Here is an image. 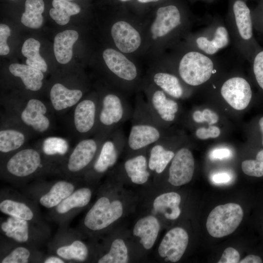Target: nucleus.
I'll list each match as a JSON object with an SVG mask.
<instances>
[{"instance_id": "nucleus-1", "label": "nucleus", "mask_w": 263, "mask_h": 263, "mask_svg": "<svg viewBox=\"0 0 263 263\" xmlns=\"http://www.w3.org/2000/svg\"><path fill=\"white\" fill-rule=\"evenodd\" d=\"M57 167L38 147L26 146L0 159V179L21 188L45 175H57Z\"/></svg>"}, {"instance_id": "nucleus-2", "label": "nucleus", "mask_w": 263, "mask_h": 263, "mask_svg": "<svg viewBox=\"0 0 263 263\" xmlns=\"http://www.w3.org/2000/svg\"><path fill=\"white\" fill-rule=\"evenodd\" d=\"M131 120V127L124 150L126 158L148 150L167 136L166 128L153 116L141 96L136 99Z\"/></svg>"}, {"instance_id": "nucleus-3", "label": "nucleus", "mask_w": 263, "mask_h": 263, "mask_svg": "<svg viewBox=\"0 0 263 263\" xmlns=\"http://www.w3.org/2000/svg\"><path fill=\"white\" fill-rule=\"evenodd\" d=\"M225 23L235 49L250 62L263 47L255 37L251 11L246 1L229 0Z\"/></svg>"}, {"instance_id": "nucleus-4", "label": "nucleus", "mask_w": 263, "mask_h": 263, "mask_svg": "<svg viewBox=\"0 0 263 263\" xmlns=\"http://www.w3.org/2000/svg\"><path fill=\"white\" fill-rule=\"evenodd\" d=\"M108 187L102 188L96 201L76 229L85 237L95 239L123 215L122 202L115 197Z\"/></svg>"}, {"instance_id": "nucleus-5", "label": "nucleus", "mask_w": 263, "mask_h": 263, "mask_svg": "<svg viewBox=\"0 0 263 263\" xmlns=\"http://www.w3.org/2000/svg\"><path fill=\"white\" fill-rule=\"evenodd\" d=\"M2 104L7 116L25 127L32 133L44 134L51 130L52 120L50 112L53 110L49 104L35 97L21 102Z\"/></svg>"}, {"instance_id": "nucleus-6", "label": "nucleus", "mask_w": 263, "mask_h": 263, "mask_svg": "<svg viewBox=\"0 0 263 263\" xmlns=\"http://www.w3.org/2000/svg\"><path fill=\"white\" fill-rule=\"evenodd\" d=\"M220 61L191 47L177 59V72L183 83L191 87L205 84L217 73Z\"/></svg>"}, {"instance_id": "nucleus-7", "label": "nucleus", "mask_w": 263, "mask_h": 263, "mask_svg": "<svg viewBox=\"0 0 263 263\" xmlns=\"http://www.w3.org/2000/svg\"><path fill=\"white\" fill-rule=\"evenodd\" d=\"M133 111L119 93L110 91L98 95L97 124L94 134L106 137L131 119Z\"/></svg>"}, {"instance_id": "nucleus-8", "label": "nucleus", "mask_w": 263, "mask_h": 263, "mask_svg": "<svg viewBox=\"0 0 263 263\" xmlns=\"http://www.w3.org/2000/svg\"><path fill=\"white\" fill-rule=\"evenodd\" d=\"M106 137L94 134L79 140L66 157L58 164L57 175L68 178H83L96 158Z\"/></svg>"}, {"instance_id": "nucleus-9", "label": "nucleus", "mask_w": 263, "mask_h": 263, "mask_svg": "<svg viewBox=\"0 0 263 263\" xmlns=\"http://www.w3.org/2000/svg\"><path fill=\"white\" fill-rule=\"evenodd\" d=\"M52 181L37 179L22 187L23 194L38 206L53 209L85 182L83 178H68Z\"/></svg>"}, {"instance_id": "nucleus-10", "label": "nucleus", "mask_w": 263, "mask_h": 263, "mask_svg": "<svg viewBox=\"0 0 263 263\" xmlns=\"http://www.w3.org/2000/svg\"><path fill=\"white\" fill-rule=\"evenodd\" d=\"M85 238L76 228L59 226L48 244L49 254L61 257L66 263L88 262L95 253L94 248L84 241Z\"/></svg>"}, {"instance_id": "nucleus-11", "label": "nucleus", "mask_w": 263, "mask_h": 263, "mask_svg": "<svg viewBox=\"0 0 263 263\" xmlns=\"http://www.w3.org/2000/svg\"><path fill=\"white\" fill-rule=\"evenodd\" d=\"M126 138L121 127L104 139L96 158L83 177L86 183L95 184L104 174L111 171L124 152Z\"/></svg>"}, {"instance_id": "nucleus-12", "label": "nucleus", "mask_w": 263, "mask_h": 263, "mask_svg": "<svg viewBox=\"0 0 263 263\" xmlns=\"http://www.w3.org/2000/svg\"><path fill=\"white\" fill-rule=\"evenodd\" d=\"M0 236L13 242L38 248L50 236L49 225L9 216L0 220Z\"/></svg>"}, {"instance_id": "nucleus-13", "label": "nucleus", "mask_w": 263, "mask_h": 263, "mask_svg": "<svg viewBox=\"0 0 263 263\" xmlns=\"http://www.w3.org/2000/svg\"><path fill=\"white\" fill-rule=\"evenodd\" d=\"M188 40L190 47L212 56L227 47L231 41L225 23L218 17L207 26L189 35Z\"/></svg>"}, {"instance_id": "nucleus-14", "label": "nucleus", "mask_w": 263, "mask_h": 263, "mask_svg": "<svg viewBox=\"0 0 263 263\" xmlns=\"http://www.w3.org/2000/svg\"><path fill=\"white\" fill-rule=\"evenodd\" d=\"M0 211L7 216L47 225L41 216L38 205L24 194L12 188L0 189Z\"/></svg>"}, {"instance_id": "nucleus-15", "label": "nucleus", "mask_w": 263, "mask_h": 263, "mask_svg": "<svg viewBox=\"0 0 263 263\" xmlns=\"http://www.w3.org/2000/svg\"><path fill=\"white\" fill-rule=\"evenodd\" d=\"M91 184L85 183L49 212V219L59 226H69L71 221L90 203L93 194Z\"/></svg>"}, {"instance_id": "nucleus-16", "label": "nucleus", "mask_w": 263, "mask_h": 263, "mask_svg": "<svg viewBox=\"0 0 263 263\" xmlns=\"http://www.w3.org/2000/svg\"><path fill=\"white\" fill-rule=\"evenodd\" d=\"M244 216L242 207L229 203L219 205L209 214L206 222L208 233L215 238H222L233 233L241 223Z\"/></svg>"}, {"instance_id": "nucleus-17", "label": "nucleus", "mask_w": 263, "mask_h": 263, "mask_svg": "<svg viewBox=\"0 0 263 263\" xmlns=\"http://www.w3.org/2000/svg\"><path fill=\"white\" fill-rule=\"evenodd\" d=\"M189 23L188 17L178 5L169 4L160 7L150 27L152 38L175 37L186 30Z\"/></svg>"}, {"instance_id": "nucleus-18", "label": "nucleus", "mask_w": 263, "mask_h": 263, "mask_svg": "<svg viewBox=\"0 0 263 263\" xmlns=\"http://www.w3.org/2000/svg\"><path fill=\"white\" fill-rule=\"evenodd\" d=\"M73 108L72 129L79 140L94 135L97 124L98 95L83 98Z\"/></svg>"}, {"instance_id": "nucleus-19", "label": "nucleus", "mask_w": 263, "mask_h": 263, "mask_svg": "<svg viewBox=\"0 0 263 263\" xmlns=\"http://www.w3.org/2000/svg\"><path fill=\"white\" fill-rule=\"evenodd\" d=\"M146 101L151 113L165 127L175 120L179 111L178 102L154 84L145 88Z\"/></svg>"}, {"instance_id": "nucleus-20", "label": "nucleus", "mask_w": 263, "mask_h": 263, "mask_svg": "<svg viewBox=\"0 0 263 263\" xmlns=\"http://www.w3.org/2000/svg\"><path fill=\"white\" fill-rule=\"evenodd\" d=\"M31 133L25 127L7 116L0 125V159L26 147Z\"/></svg>"}, {"instance_id": "nucleus-21", "label": "nucleus", "mask_w": 263, "mask_h": 263, "mask_svg": "<svg viewBox=\"0 0 263 263\" xmlns=\"http://www.w3.org/2000/svg\"><path fill=\"white\" fill-rule=\"evenodd\" d=\"M103 57L107 67L121 86L132 88L135 84L138 78V70L123 54L108 48L104 51Z\"/></svg>"}, {"instance_id": "nucleus-22", "label": "nucleus", "mask_w": 263, "mask_h": 263, "mask_svg": "<svg viewBox=\"0 0 263 263\" xmlns=\"http://www.w3.org/2000/svg\"><path fill=\"white\" fill-rule=\"evenodd\" d=\"M220 91L225 101L237 110L246 108L253 96L249 82L240 76H233L225 80L221 85Z\"/></svg>"}, {"instance_id": "nucleus-23", "label": "nucleus", "mask_w": 263, "mask_h": 263, "mask_svg": "<svg viewBox=\"0 0 263 263\" xmlns=\"http://www.w3.org/2000/svg\"><path fill=\"white\" fill-rule=\"evenodd\" d=\"M0 263H43L45 256L38 247L13 242L0 236Z\"/></svg>"}, {"instance_id": "nucleus-24", "label": "nucleus", "mask_w": 263, "mask_h": 263, "mask_svg": "<svg viewBox=\"0 0 263 263\" xmlns=\"http://www.w3.org/2000/svg\"><path fill=\"white\" fill-rule=\"evenodd\" d=\"M168 169V181L175 187L190 182L194 171V160L190 150L186 147L178 149L170 162Z\"/></svg>"}, {"instance_id": "nucleus-25", "label": "nucleus", "mask_w": 263, "mask_h": 263, "mask_svg": "<svg viewBox=\"0 0 263 263\" xmlns=\"http://www.w3.org/2000/svg\"><path fill=\"white\" fill-rule=\"evenodd\" d=\"M188 239V233L182 227L177 226L170 229L159 245V256L172 263L179 261L187 249Z\"/></svg>"}, {"instance_id": "nucleus-26", "label": "nucleus", "mask_w": 263, "mask_h": 263, "mask_svg": "<svg viewBox=\"0 0 263 263\" xmlns=\"http://www.w3.org/2000/svg\"><path fill=\"white\" fill-rule=\"evenodd\" d=\"M148 150L126 158L112 174L124 176L134 184L146 183L151 174L148 168Z\"/></svg>"}, {"instance_id": "nucleus-27", "label": "nucleus", "mask_w": 263, "mask_h": 263, "mask_svg": "<svg viewBox=\"0 0 263 263\" xmlns=\"http://www.w3.org/2000/svg\"><path fill=\"white\" fill-rule=\"evenodd\" d=\"M84 92L80 89H70L60 83H56L49 92V105L53 112L65 113L73 108L83 98Z\"/></svg>"}, {"instance_id": "nucleus-28", "label": "nucleus", "mask_w": 263, "mask_h": 263, "mask_svg": "<svg viewBox=\"0 0 263 263\" xmlns=\"http://www.w3.org/2000/svg\"><path fill=\"white\" fill-rule=\"evenodd\" d=\"M170 144L166 136L148 149V168L151 174L159 177L170 164L176 152L169 147Z\"/></svg>"}, {"instance_id": "nucleus-29", "label": "nucleus", "mask_w": 263, "mask_h": 263, "mask_svg": "<svg viewBox=\"0 0 263 263\" xmlns=\"http://www.w3.org/2000/svg\"><path fill=\"white\" fill-rule=\"evenodd\" d=\"M111 35L116 47L124 53L135 51L141 43L139 32L125 21L114 23L111 28Z\"/></svg>"}, {"instance_id": "nucleus-30", "label": "nucleus", "mask_w": 263, "mask_h": 263, "mask_svg": "<svg viewBox=\"0 0 263 263\" xmlns=\"http://www.w3.org/2000/svg\"><path fill=\"white\" fill-rule=\"evenodd\" d=\"M160 229V224L156 217L148 215L139 219L134 225L133 235L139 239L143 247L150 249L154 245Z\"/></svg>"}, {"instance_id": "nucleus-31", "label": "nucleus", "mask_w": 263, "mask_h": 263, "mask_svg": "<svg viewBox=\"0 0 263 263\" xmlns=\"http://www.w3.org/2000/svg\"><path fill=\"white\" fill-rule=\"evenodd\" d=\"M9 70L14 76L20 79L26 90L36 92L42 88L44 75L41 71L19 63L11 64Z\"/></svg>"}, {"instance_id": "nucleus-32", "label": "nucleus", "mask_w": 263, "mask_h": 263, "mask_svg": "<svg viewBox=\"0 0 263 263\" xmlns=\"http://www.w3.org/2000/svg\"><path fill=\"white\" fill-rule=\"evenodd\" d=\"M152 80L153 84L174 99L183 98L186 93L181 79L173 74L156 72L153 74Z\"/></svg>"}, {"instance_id": "nucleus-33", "label": "nucleus", "mask_w": 263, "mask_h": 263, "mask_svg": "<svg viewBox=\"0 0 263 263\" xmlns=\"http://www.w3.org/2000/svg\"><path fill=\"white\" fill-rule=\"evenodd\" d=\"M78 38V33L74 30H65L55 36L54 52L58 62L65 64L70 62L73 56V46Z\"/></svg>"}, {"instance_id": "nucleus-34", "label": "nucleus", "mask_w": 263, "mask_h": 263, "mask_svg": "<svg viewBox=\"0 0 263 263\" xmlns=\"http://www.w3.org/2000/svg\"><path fill=\"white\" fill-rule=\"evenodd\" d=\"M181 197L176 192L162 193L155 197L152 203V207L156 212L160 213L167 219H177L181 213L179 206Z\"/></svg>"}, {"instance_id": "nucleus-35", "label": "nucleus", "mask_w": 263, "mask_h": 263, "mask_svg": "<svg viewBox=\"0 0 263 263\" xmlns=\"http://www.w3.org/2000/svg\"><path fill=\"white\" fill-rule=\"evenodd\" d=\"M38 148L46 157L56 162L57 166L71 150L69 143L66 139L55 136L44 138Z\"/></svg>"}, {"instance_id": "nucleus-36", "label": "nucleus", "mask_w": 263, "mask_h": 263, "mask_svg": "<svg viewBox=\"0 0 263 263\" xmlns=\"http://www.w3.org/2000/svg\"><path fill=\"white\" fill-rule=\"evenodd\" d=\"M103 249L98 255V263H126L129 261L128 248L121 238H115L109 244L106 243Z\"/></svg>"}, {"instance_id": "nucleus-37", "label": "nucleus", "mask_w": 263, "mask_h": 263, "mask_svg": "<svg viewBox=\"0 0 263 263\" xmlns=\"http://www.w3.org/2000/svg\"><path fill=\"white\" fill-rule=\"evenodd\" d=\"M44 10L43 0H26L25 11L21 18V22L25 26L38 29L43 22L42 13Z\"/></svg>"}, {"instance_id": "nucleus-38", "label": "nucleus", "mask_w": 263, "mask_h": 263, "mask_svg": "<svg viewBox=\"0 0 263 263\" xmlns=\"http://www.w3.org/2000/svg\"><path fill=\"white\" fill-rule=\"evenodd\" d=\"M52 5L54 8L50 10V16L60 25L67 24L71 16L80 12V8L77 4L67 0H53Z\"/></svg>"}, {"instance_id": "nucleus-39", "label": "nucleus", "mask_w": 263, "mask_h": 263, "mask_svg": "<svg viewBox=\"0 0 263 263\" xmlns=\"http://www.w3.org/2000/svg\"><path fill=\"white\" fill-rule=\"evenodd\" d=\"M40 44L38 40L33 38L26 40L21 48L22 55L27 58V65L45 73L47 70V65L45 60L40 55L39 51Z\"/></svg>"}, {"instance_id": "nucleus-40", "label": "nucleus", "mask_w": 263, "mask_h": 263, "mask_svg": "<svg viewBox=\"0 0 263 263\" xmlns=\"http://www.w3.org/2000/svg\"><path fill=\"white\" fill-rule=\"evenodd\" d=\"M249 63L254 80L263 92V47L254 55Z\"/></svg>"}, {"instance_id": "nucleus-41", "label": "nucleus", "mask_w": 263, "mask_h": 263, "mask_svg": "<svg viewBox=\"0 0 263 263\" xmlns=\"http://www.w3.org/2000/svg\"><path fill=\"white\" fill-rule=\"evenodd\" d=\"M242 169L245 174L253 177L263 176V160H246L242 163Z\"/></svg>"}, {"instance_id": "nucleus-42", "label": "nucleus", "mask_w": 263, "mask_h": 263, "mask_svg": "<svg viewBox=\"0 0 263 263\" xmlns=\"http://www.w3.org/2000/svg\"><path fill=\"white\" fill-rule=\"evenodd\" d=\"M9 27L4 24H0V55L4 56L9 53L10 48L7 44V39L10 36Z\"/></svg>"}, {"instance_id": "nucleus-43", "label": "nucleus", "mask_w": 263, "mask_h": 263, "mask_svg": "<svg viewBox=\"0 0 263 263\" xmlns=\"http://www.w3.org/2000/svg\"><path fill=\"white\" fill-rule=\"evenodd\" d=\"M251 14L255 31L263 35V1Z\"/></svg>"}, {"instance_id": "nucleus-44", "label": "nucleus", "mask_w": 263, "mask_h": 263, "mask_svg": "<svg viewBox=\"0 0 263 263\" xmlns=\"http://www.w3.org/2000/svg\"><path fill=\"white\" fill-rule=\"evenodd\" d=\"M196 136L200 139L216 138L220 134V130L218 127L210 126L207 129L200 128L195 132Z\"/></svg>"}, {"instance_id": "nucleus-45", "label": "nucleus", "mask_w": 263, "mask_h": 263, "mask_svg": "<svg viewBox=\"0 0 263 263\" xmlns=\"http://www.w3.org/2000/svg\"><path fill=\"white\" fill-rule=\"evenodd\" d=\"M240 255L237 250L232 247L226 248L223 253L218 263H237L239 262Z\"/></svg>"}, {"instance_id": "nucleus-46", "label": "nucleus", "mask_w": 263, "mask_h": 263, "mask_svg": "<svg viewBox=\"0 0 263 263\" xmlns=\"http://www.w3.org/2000/svg\"><path fill=\"white\" fill-rule=\"evenodd\" d=\"M231 155V151L228 149L220 148L212 150L209 157L212 160H222L229 158Z\"/></svg>"}, {"instance_id": "nucleus-47", "label": "nucleus", "mask_w": 263, "mask_h": 263, "mask_svg": "<svg viewBox=\"0 0 263 263\" xmlns=\"http://www.w3.org/2000/svg\"><path fill=\"white\" fill-rule=\"evenodd\" d=\"M230 175L226 172H220L214 174L211 177L212 181L217 184H226L231 180Z\"/></svg>"}, {"instance_id": "nucleus-48", "label": "nucleus", "mask_w": 263, "mask_h": 263, "mask_svg": "<svg viewBox=\"0 0 263 263\" xmlns=\"http://www.w3.org/2000/svg\"><path fill=\"white\" fill-rule=\"evenodd\" d=\"M205 121L209 125H212L217 123L218 121V115L211 110L206 109L202 112Z\"/></svg>"}, {"instance_id": "nucleus-49", "label": "nucleus", "mask_w": 263, "mask_h": 263, "mask_svg": "<svg viewBox=\"0 0 263 263\" xmlns=\"http://www.w3.org/2000/svg\"><path fill=\"white\" fill-rule=\"evenodd\" d=\"M66 261L61 257L53 254L45 256L43 263H65Z\"/></svg>"}, {"instance_id": "nucleus-50", "label": "nucleus", "mask_w": 263, "mask_h": 263, "mask_svg": "<svg viewBox=\"0 0 263 263\" xmlns=\"http://www.w3.org/2000/svg\"><path fill=\"white\" fill-rule=\"evenodd\" d=\"M262 262L261 257L255 255H249L239 262L240 263H261Z\"/></svg>"}, {"instance_id": "nucleus-51", "label": "nucleus", "mask_w": 263, "mask_h": 263, "mask_svg": "<svg viewBox=\"0 0 263 263\" xmlns=\"http://www.w3.org/2000/svg\"><path fill=\"white\" fill-rule=\"evenodd\" d=\"M192 119L196 123H201L205 122L202 112L200 111H195L192 113Z\"/></svg>"}, {"instance_id": "nucleus-52", "label": "nucleus", "mask_w": 263, "mask_h": 263, "mask_svg": "<svg viewBox=\"0 0 263 263\" xmlns=\"http://www.w3.org/2000/svg\"><path fill=\"white\" fill-rule=\"evenodd\" d=\"M259 125L260 131L262 134V145L263 146V116L260 119L259 121Z\"/></svg>"}, {"instance_id": "nucleus-53", "label": "nucleus", "mask_w": 263, "mask_h": 263, "mask_svg": "<svg viewBox=\"0 0 263 263\" xmlns=\"http://www.w3.org/2000/svg\"><path fill=\"white\" fill-rule=\"evenodd\" d=\"M140 3H149L151 2H156L159 0H137Z\"/></svg>"}, {"instance_id": "nucleus-54", "label": "nucleus", "mask_w": 263, "mask_h": 263, "mask_svg": "<svg viewBox=\"0 0 263 263\" xmlns=\"http://www.w3.org/2000/svg\"><path fill=\"white\" fill-rule=\"evenodd\" d=\"M201 0V1L210 3V2H213L215 0Z\"/></svg>"}, {"instance_id": "nucleus-55", "label": "nucleus", "mask_w": 263, "mask_h": 263, "mask_svg": "<svg viewBox=\"0 0 263 263\" xmlns=\"http://www.w3.org/2000/svg\"><path fill=\"white\" fill-rule=\"evenodd\" d=\"M119 0L124 2V1H129V0Z\"/></svg>"}, {"instance_id": "nucleus-56", "label": "nucleus", "mask_w": 263, "mask_h": 263, "mask_svg": "<svg viewBox=\"0 0 263 263\" xmlns=\"http://www.w3.org/2000/svg\"></svg>"}, {"instance_id": "nucleus-57", "label": "nucleus", "mask_w": 263, "mask_h": 263, "mask_svg": "<svg viewBox=\"0 0 263 263\" xmlns=\"http://www.w3.org/2000/svg\"><path fill=\"white\" fill-rule=\"evenodd\" d=\"M245 1H246V0H244Z\"/></svg>"}, {"instance_id": "nucleus-58", "label": "nucleus", "mask_w": 263, "mask_h": 263, "mask_svg": "<svg viewBox=\"0 0 263 263\" xmlns=\"http://www.w3.org/2000/svg\"></svg>"}]
</instances>
